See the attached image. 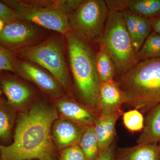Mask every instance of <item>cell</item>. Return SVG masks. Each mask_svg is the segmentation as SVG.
Returning <instances> with one entry per match:
<instances>
[{
  "mask_svg": "<svg viewBox=\"0 0 160 160\" xmlns=\"http://www.w3.org/2000/svg\"><path fill=\"white\" fill-rule=\"evenodd\" d=\"M57 118L54 108L42 104L20 113L13 142L0 144V160H57L51 131Z\"/></svg>",
  "mask_w": 160,
  "mask_h": 160,
  "instance_id": "1",
  "label": "cell"
},
{
  "mask_svg": "<svg viewBox=\"0 0 160 160\" xmlns=\"http://www.w3.org/2000/svg\"><path fill=\"white\" fill-rule=\"evenodd\" d=\"M126 103L143 112L160 103V58L138 62L118 81Z\"/></svg>",
  "mask_w": 160,
  "mask_h": 160,
  "instance_id": "2",
  "label": "cell"
},
{
  "mask_svg": "<svg viewBox=\"0 0 160 160\" xmlns=\"http://www.w3.org/2000/svg\"><path fill=\"white\" fill-rule=\"evenodd\" d=\"M70 68L82 98L97 111L101 82L97 69L96 55L86 41L72 32L66 34Z\"/></svg>",
  "mask_w": 160,
  "mask_h": 160,
  "instance_id": "3",
  "label": "cell"
},
{
  "mask_svg": "<svg viewBox=\"0 0 160 160\" xmlns=\"http://www.w3.org/2000/svg\"><path fill=\"white\" fill-rule=\"evenodd\" d=\"M101 41L105 43L117 72L122 75L138 62L122 12L109 11Z\"/></svg>",
  "mask_w": 160,
  "mask_h": 160,
  "instance_id": "4",
  "label": "cell"
},
{
  "mask_svg": "<svg viewBox=\"0 0 160 160\" xmlns=\"http://www.w3.org/2000/svg\"><path fill=\"white\" fill-rule=\"evenodd\" d=\"M15 12L18 20H24L67 34L71 31L69 13L60 8L56 1H3Z\"/></svg>",
  "mask_w": 160,
  "mask_h": 160,
  "instance_id": "5",
  "label": "cell"
},
{
  "mask_svg": "<svg viewBox=\"0 0 160 160\" xmlns=\"http://www.w3.org/2000/svg\"><path fill=\"white\" fill-rule=\"evenodd\" d=\"M109 12L105 1H82L69 16L71 30L85 41L101 42Z\"/></svg>",
  "mask_w": 160,
  "mask_h": 160,
  "instance_id": "6",
  "label": "cell"
},
{
  "mask_svg": "<svg viewBox=\"0 0 160 160\" xmlns=\"http://www.w3.org/2000/svg\"><path fill=\"white\" fill-rule=\"evenodd\" d=\"M20 53L47 69L62 86L66 88L68 86V69L59 40L51 38L38 46L22 49Z\"/></svg>",
  "mask_w": 160,
  "mask_h": 160,
  "instance_id": "7",
  "label": "cell"
},
{
  "mask_svg": "<svg viewBox=\"0 0 160 160\" xmlns=\"http://www.w3.org/2000/svg\"><path fill=\"white\" fill-rule=\"evenodd\" d=\"M126 103L124 93L118 82L114 79L101 82L98 92V115L111 116L123 113L121 107Z\"/></svg>",
  "mask_w": 160,
  "mask_h": 160,
  "instance_id": "8",
  "label": "cell"
},
{
  "mask_svg": "<svg viewBox=\"0 0 160 160\" xmlns=\"http://www.w3.org/2000/svg\"><path fill=\"white\" fill-rule=\"evenodd\" d=\"M14 68L15 72L17 73L21 77L31 81L46 92L54 93L59 91V83L57 80L31 63L15 58Z\"/></svg>",
  "mask_w": 160,
  "mask_h": 160,
  "instance_id": "9",
  "label": "cell"
},
{
  "mask_svg": "<svg viewBox=\"0 0 160 160\" xmlns=\"http://www.w3.org/2000/svg\"><path fill=\"white\" fill-rule=\"evenodd\" d=\"M36 34L31 26L17 20L6 24L0 32V45L10 50L30 41Z\"/></svg>",
  "mask_w": 160,
  "mask_h": 160,
  "instance_id": "10",
  "label": "cell"
},
{
  "mask_svg": "<svg viewBox=\"0 0 160 160\" xmlns=\"http://www.w3.org/2000/svg\"><path fill=\"white\" fill-rule=\"evenodd\" d=\"M82 126L71 120H56L52 126V137L58 147L65 148L79 142L85 130Z\"/></svg>",
  "mask_w": 160,
  "mask_h": 160,
  "instance_id": "11",
  "label": "cell"
},
{
  "mask_svg": "<svg viewBox=\"0 0 160 160\" xmlns=\"http://www.w3.org/2000/svg\"><path fill=\"white\" fill-rule=\"evenodd\" d=\"M123 113L114 115H98L96 118L94 129L98 146V155L109 148L113 143L115 126Z\"/></svg>",
  "mask_w": 160,
  "mask_h": 160,
  "instance_id": "12",
  "label": "cell"
},
{
  "mask_svg": "<svg viewBox=\"0 0 160 160\" xmlns=\"http://www.w3.org/2000/svg\"><path fill=\"white\" fill-rule=\"evenodd\" d=\"M0 86L8 104L12 108L22 106L29 99L31 92L27 86L10 77L0 79Z\"/></svg>",
  "mask_w": 160,
  "mask_h": 160,
  "instance_id": "13",
  "label": "cell"
},
{
  "mask_svg": "<svg viewBox=\"0 0 160 160\" xmlns=\"http://www.w3.org/2000/svg\"><path fill=\"white\" fill-rule=\"evenodd\" d=\"M57 105L61 114L68 119L82 126L94 125L96 118L93 115L77 103L69 100H63L59 101Z\"/></svg>",
  "mask_w": 160,
  "mask_h": 160,
  "instance_id": "14",
  "label": "cell"
},
{
  "mask_svg": "<svg viewBox=\"0 0 160 160\" xmlns=\"http://www.w3.org/2000/svg\"><path fill=\"white\" fill-rule=\"evenodd\" d=\"M160 142V103L149 111L138 145Z\"/></svg>",
  "mask_w": 160,
  "mask_h": 160,
  "instance_id": "15",
  "label": "cell"
},
{
  "mask_svg": "<svg viewBox=\"0 0 160 160\" xmlns=\"http://www.w3.org/2000/svg\"><path fill=\"white\" fill-rule=\"evenodd\" d=\"M158 144L137 145L116 149L115 160H158Z\"/></svg>",
  "mask_w": 160,
  "mask_h": 160,
  "instance_id": "16",
  "label": "cell"
},
{
  "mask_svg": "<svg viewBox=\"0 0 160 160\" xmlns=\"http://www.w3.org/2000/svg\"><path fill=\"white\" fill-rule=\"evenodd\" d=\"M96 64L101 82L114 79L116 68L102 41L100 42L99 49L96 55Z\"/></svg>",
  "mask_w": 160,
  "mask_h": 160,
  "instance_id": "17",
  "label": "cell"
},
{
  "mask_svg": "<svg viewBox=\"0 0 160 160\" xmlns=\"http://www.w3.org/2000/svg\"><path fill=\"white\" fill-rule=\"evenodd\" d=\"M127 10L138 16L150 19L160 15V0L128 1Z\"/></svg>",
  "mask_w": 160,
  "mask_h": 160,
  "instance_id": "18",
  "label": "cell"
},
{
  "mask_svg": "<svg viewBox=\"0 0 160 160\" xmlns=\"http://www.w3.org/2000/svg\"><path fill=\"white\" fill-rule=\"evenodd\" d=\"M138 62L160 58V34L152 32L137 52Z\"/></svg>",
  "mask_w": 160,
  "mask_h": 160,
  "instance_id": "19",
  "label": "cell"
},
{
  "mask_svg": "<svg viewBox=\"0 0 160 160\" xmlns=\"http://www.w3.org/2000/svg\"><path fill=\"white\" fill-rule=\"evenodd\" d=\"M79 143L86 160H96L98 156V146L94 125L86 127Z\"/></svg>",
  "mask_w": 160,
  "mask_h": 160,
  "instance_id": "20",
  "label": "cell"
},
{
  "mask_svg": "<svg viewBox=\"0 0 160 160\" xmlns=\"http://www.w3.org/2000/svg\"><path fill=\"white\" fill-rule=\"evenodd\" d=\"M13 121V114L10 108L0 100V139L3 142H8L10 139Z\"/></svg>",
  "mask_w": 160,
  "mask_h": 160,
  "instance_id": "21",
  "label": "cell"
},
{
  "mask_svg": "<svg viewBox=\"0 0 160 160\" xmlns=\"http://www.w3.org/2000/svg\"><path fill=\"white\" fill-rule=\"evenodd\" d=\"M123 122L126 129L132 132L143 130L145 123L142 112L135 109L123 113Z\"/></svg>",
  "mask_w": 160,
  "mask_h": 160,
  "instance_id": "22",
  "label": "cell"
},
{
  "mask_svg": "<svg viewBox=\"0 0 160 160\" xmlns=\"http://www.w3.org/2000/svg\"><path fill=\"white\" fill-rule=\"evenodd\" d=\"M14 54L0 45V70L15 72Z\"/></svg>",
  "mask_w": 160,
  "mask_h": 160,
  "instance_id": "23",
  "label": "cell"
},
{
  "mask_svg": "<svg viewBox=\"0 0 160 160\" xmlns=\"http://www.w3.org/2000/svg\"><path fill=\"white\" fill-rule=\"evenodd\" d=\"M58 160H86V159L80 146L73 145L62 150Z\"/></svg>",
  "mask_w": 160,
  "mask_h": 160,
  "instance_id": "24",
  "label": "cell"
},
{
  "mask_svg": "<svg viewBox=\"0 0 160 160\" xmlns=\"http://www.w3.org/2000/svg\"><path fill=\"white\" fill-rule=\"evenodd\" d=\"M0 20L6 24L18 20L15 12L2 1L0 2Z\"/></svg>",
  "mask_w": 160,
  "mask_h": 160,
  "instance_id": "25",
  "label": "cell"
},
{
  "mask_svg": "<svg viewBox=\"0 0 160 160\" xmlns=\"http://www.w3.org/2000/svg\"><path fill=\"white\" fill-rule=\"evenodd\" d=\"M109 11L122 12V9H127L128 1H106Z\"/></svg>",
  "mask_w": 160,
  "mask_h": 160,
  "instance_id": "26",
  "label": "cell"
},
{
  "mask_svg": "<svg viewBox=\"0 0 160 160\" xmlns=\"http://www.w3.org/2000/svg\"><path fill=\"white\" fill-rule=\"evenodd\" d=\"M116 149L114 142L105 151L99 155L96 160H115Z\"/></svg>",
  "mask_w": 160,
  "mask_h": 160,
  "instance_id": "27",
  "label": "cell"
},
{
  "mask_svg": "<svg viewBox=\"0 0 160 160\" xmlns=\"http://www.w3.org/2000/svg\"><path fill=\"white\" fill-rule=\"evenodd\" d=\"M150 22L153 31L160 34V17Z\"/></svg>",
  "mask_w": 160,
  "mask_h": 160,
  "instance_id": "28",
  "label": "cell"
},
{
  "mask_svg": "<svg viewBox=\"0 0 160 160\" xmlns=\"http://www.w3.org/2000/svg\"><path fill=\"white\" fill-rule=\"evenodd\" d=\"M5 25H6V24L3 21L0 20V32L2 29L3 27L5 26Z\"/></svg>",
  "mask_w": 160,
  "mask_h": 160,
  "instance_id": "29",
  "label": "cell"
},
{
  "mask_svg": "<svg viewBox=\"0 0 160 160\" xmlns=\"http://www.w3.org/2000/svg\"><path fill=\"white\" fill-rule=\"evenodd\" d=\"M159 152H158V160H160V142L159 143Z\"/></svg>",
  "mask_w": 160,
  "mask_h": 160,
  "instance_id": "30",
  "label": "cell"
},
{
  "mask_svg": "<svg viewBox=\"0 0 160 160\" xmlns=\"http://www.w3.org/2000/svg\"><path fill=\"white\" fill-rule=\"evenodd\" d=\"M2 99H1V94H0V100H1Z\"/></svg>",
  "mask_w": 160,
  "mask_h": 160,
  "instance_id": "31",
  "label": "cell"
}]
</instances>
